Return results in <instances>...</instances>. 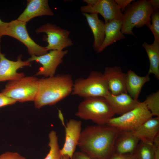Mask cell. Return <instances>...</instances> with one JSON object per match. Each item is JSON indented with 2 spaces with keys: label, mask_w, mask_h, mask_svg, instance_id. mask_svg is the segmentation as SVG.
I'll use <instances>...</instances> for the list:
<instances>
[{
  "label": "cell",
  "mask_w": 159,
  "mask_h": 159,
  "mask_svg": "<svg viewBox=\"0 0 159 159\" xmlns=\"http://www.w3.org/2000/svg\"><path fill=\"white\" fill-rule=\"evenodd\" d=\"M8 24V22H3L0 19V42L2 37L4 36V32Z\"/></svg>",
  "instance_id": "cell-33"
},
{
  "label": "cell",
  "mask_w": 159,
  "mask_h": 159,
  "mask_svg": "<svg viewBox=\"0 0 159 159\" xmlns=\"http://www.w3.org/2000/svg\"><path fill=\"white\" fill-rule=\"evenodd\" d=\"M135 153L137 159H154L155 150L153 144L140 141Z\"/></svg>",
  "instance_id": "cell-24"
},
{
  "label": "cell",
  "mask_w": 159,
  "mask_h": 159,
  "mask_svg": "<svg viewBox=\"0 0 159 159\" xmlns=\"http://www.w3.org/2000/svg\"><path fill=\"white\" fill-rule=\"evenodd\" d=\"M153 7V11H158L159 9V0H148Z\"/></svg>",
  "instance_id": "cell-34"
},
{
  "label": "cell",
  "mask_w": 159,
  "mask_h": 159,
  "mask_svg": "<svg viewBox=\"0 0 159 159\" xmlns=\"http://www.w3.org/2000/svg\"><path fill=\"white\" fill-rule=\"evenodd\" d=\"M73 84L72 76L69 74L39 79L38 90L34 101L35 107L39 109L56 104L71 94Z\"/></svg>",
  "instance_id": "cell-2"
},
{
  "label": "cell",
  "mask_w": 159,
  "mask_h": 159,
  "mask_svg": "<svg viewBox=\"0 0 159 159\" xmlns=\"http://www.w3.org/2000/svg\"><path fill=\"white\" fill-rule=\"evenodd\" d=\"M121 20L114 19L105 24V36L103 42L97 53L102 52L107 47L117 41L124 39L125 37L121 32Z\"/></svg>",
  "instance_id": "cell-20"
},
{
  "label": "cell",
  "mask_w": 159,
  "mask_h": 159,
  "mask_svg": "<svg viewBox=\"0 0 159 159\" xmlns=\"http://www.w3.org/2000/svg\"><path fill=\"white\" fill-rule=\"evenodd\" d=\"M110 92L117 95L127 93L126 89V74L118 66L106 67L103 74Z\"/></svg>",
  "instance_id": "cell-14"
},
{
  "label": "cell",
  "mask_w": 159,
  "mask_h": 159,
  "mask_svg": "<svg viewBox=\"0 0 159 159\" xmlns=\"http://www.w3.org/2000/svg\"><path fill=\"white\" fill-rule=\"evenodd\" d=\"M115 115L104 97L84 98L79 104L75 115L86 120H91L98 125L107 124Z\"/></svg>",
  "instance_id": "cell-4"
},
{
  "label": "cell",
  "mask_w": 159,
  "mask_h": 159,
  "mask_svg": "<svg viewBox=\"0 0 159 159\" xmlns=\"http://www.w3.org/2000/svg\"></svg>",
  "instance_id": "cell-36"
},
{
  "label": "cell",
  "mask_w": 159,
  "mask_h": 159,
  "mask_svg": "<svg viewBox=\"0 0 159 159\" xmlns=\"http://www.w3.org/2000/svg\"><path fill=\"white\" fill-rule=\"evenodd\" d=\"M47 0H28L26 8L17 19L26 23L35 17L53 16Z\"/></svg>",
  "instance_id": "cell-15"
},
{
  "label": "cell",
  "mask_w": 159,
  "mask_h": 159,
  "mask_svg": "<svg viewBox=\"0 0 159 159\" xmlns=\"http://www.w3.org/2000/svg\"><path fill=\"white\" fill-rule=\"evenodd\" d=\"M152 24L146 26L152 32L154 40L159 42V12L153 11L150 16Z\"/></svg>",
  "instance_id": "cell-26"
},
{
  "label": "cell",
  "mask_w": 159,
  "mask_h": 159,
  "mask_svg": "<svg viewBox=\"0 0 159 159\" xmlns=\"http://www.w3.org/2000/svg\"><path fill=\"white\" fill-rule=\"evenodd\" d=\"M115 1L121 11H122L134 0H115Z\"/></svg>",
  "instance_id": "cell-30"
},
{
  "label": "cell",
  "mask_w": 159,
  "mask_h": 159,
  "mask_svg": "<svg viewBox=\"0 0 159 159\" xmlns=\"http://www.w3.org/2000/svg\"><path fill=\"white\" fill-rule=\"evenodd\" d=\"M17 101L2 92L0 93V108L6 105L14 104Z\"/></svg>",
  "instance_id": "cell-27"
},
{
  "label": "cell",
  "mask_w": 159,
  "mask_h": 159,
  "mask_svg": "<svg viewBox=\"0 0 159 159\" xmlns=\"http://www.w3.org/2000/svg\"><path fill=\"white\" fill-rule=\"evenodd\" d=\"M0 159H26L24 157L16 152L8 151L0 155Z\"/></svg>",
  "instance_id": "cell-28"
},
{
  "label": "cell",
  "mask_w": 159,
  "mask_h": 159,
  "mask_svg": "<svg viewBox=\"0 0 159 159\" xmlns=\"http://www.w3.org/2000/svg\"><path fill=\"white\" fill-rule=\"evenodd\" d=\"M26 23L16 19L8 22L4 36H8L19 40L27 48L31 56H40L48 52L46 47L37 44L30 37L26 27Z\"/></svg>",
  "instance_id": "cell-8"
},
{
  "label": "cell",
  "mask_w": 159,
  "mask_h": 159,
  "mask_svg": "<svg viewBox=\"0 0 159 159\" xmlns=\"http://www.w3.org/2000/svg\"><path fill=\"white\" fill-rule=\"evenodd\" d=\"M142 47L145 49L150 62L148 74H153L159 79V42L154 40L151 44L144 42Z\"/></svg>",
  "instance_id": "cell-22"
},
{
  "label": "cell",
  "mask_w": 159,
  "mask_h": 159,
  "mask_svg": "<svg viewBox=\"0 0 159 159\" xmlns=\"http://www.w3.org/2000/svg\"><path fill=\"white\" fill-rule=\"evenodd\" d=\"M109 92L103 74L93 71L87 78L80 77L74 82L71 94L84 98L105 97Z\"/></svg>",
  "instance_id": "cell-5"
},
{
  "label": "cell",
  "mask_w": 159,
  "mask_h": 159,
  "mask_svg": "<svg viewBox=\"0 0 159 159\" xmlns=\"http://www.w3.org/2000/svg\"><path fill=\"white\" fill-rule=\"evenodd\" d=\"M115 114L121 115L135 108L140 102L133 99L127 93L115 95L109 92L104 97Z\"/></svg>",
  "instance_id": "cell-16"
},
{
  "label": "cell",
  "mask_w": 159,
  "mask_h": 159,
  "mask_svg": "<svg viewBox=\"0 0 159 159\" xmlns=\"http://www.w3.org/2000/svg\"><path fill=\"white\" fill-rule=\"evenodd\" d=\"M49 138L48 146L50 150L44 159H61L62 156L60 153L56 132L54 130L51 131L49 134Z\"/></svg>",
  "instance_id": "cell-23"
},
{
  "label": "cell",
  "mask_w": 159,
  "mask_h": 159,
  "mask_svg": "<svg viewBox=\"0 0 159 159\" xmlns=\"http://www.w3.org/2000/svg\"><path fill=\"white\" fill-rule=\"evenodd\" d=\"M36 32L37 34L45 33L47 34L48 45L46 47L48 51H63L65 48L73 44L69 37L70 31L54 24L47 23L37 29Z\"/></svg>",
  "instance_id": "cell-9"
},
{
  "label": "cell",
  "mask_w": 159,
  "mask_h": 159,
  "mask_svg": "<svg viewBox=\"0 0 159 159\" xmlns=\"http://www.w3.org/2000/svg\"><path fill=\"white\" fill-rule=\"evenodd\" d=\"M82 13L99 14L105 24L114 19L121 20L123 13L114 0H97L94 4L81 6Z\"/></svg>",
  "instance_id": "cell-11"
},
{
  "label": "cell",
  "mask_w": 159,
  "mask_h": 159,
  "mask_svg": "<svg viewBox=\"0 0 159 159\" xmlns=\"http://www.w3.org/2000/svg\"><path fill=\"white\" fill-rule=\"evenodd\" d=\"M150 74L140 76L131 70L126 74V89L127 92L134 100H138L143 85L150 80Z\"/></svg>",
  "instance_id": "cell-21"
},
{
  "label": "cell",
  "mask_w": 159,
  "mask_h": 159,
  "mask_svg": "<svg viewBox=\"0 0 159 159\" xmlns=\"http://www.w3.org/2000/svg\"><path fill=\"white\" fill-rule=\"evenodd\" d=\"M108 159H137L135 153L121 154L114 153Z\"/></svg>",
  "instance_id": "cell-29"
},
{
  "label": "cell",
  "mask_w": 159,
  "mask_h": 159,
  "mask_svg": "<svg viewBox=\"0 0 159 159\" xmlns=\"http://www.w3.org/2000/svg\"><path fill=\"white\" fill-rule=\"evenodd\" d=\"M39 79L35 77H24L9 81L2 93L17 101H34L38 90Z\"/></svg>",
  "instance_id": "cell-6"
},
{
  "label": "cell",
  "mask_w": 159,
  "mask_h": 159,
  "mask_svg": "<svg viewBox=\"0 0 159 159\" xmlns=\"http://www.w3.org/2000/svg\"><path fill=\"white\" fill-rule=\"evenodd\" d=\"M152 117L144 102H140L132 110L110 119L107 125L116 127L120 131H133Z\"/></svg>",
  "instance_id": "cell-7"
},
{
  "label": "cell",
  "mask_w": 159,
  "mask_h": 159,
  "mask_svg": "<svg viewBox=\"0 0 159 159\" xmlns=\"http://www.w3.org/2000/svg\"><path fill=\"white\" fill-rule=\"evenodd\" d=\"M132 132L140 141L153 144L155 138L159 133V117H151Z\"/></svg>",
  "instance_id": "cell-18"
},
{
  "label": "cell",
  "mask_w": 159,
  "mask_h": 159,
  "mask_svg": "<svg viewBox=\"0 0 159 159\" xmlns=\"http://www.w3.org/2000/svg\"><path fill=\"white\" fill-rule=\"evenodd\" d=\"M120 131L108 125L90 126L81 131L78 146L82 152L95 159H108Z\"/></svg>",
  "instance_id": "cell-1"
},
{
  "label": "cell",
  "mask_w": 159,
  "mask_h": 159,
  "mask_svg": "<svg viewBox=\"0 0 159 159\" xmlns=\"http://www.w3.org/2000/svg\"><path fill=\"white\" fill-rule=\"evenodd\" d=\"M61 159H70V158L68 156L65 155L62 156Z\"/></svg>",
  "instance_id": "cell-35"
},
{
  "label": "cell",
  "mask_w": 159,
  "mask_h": 159,
  "mask_svg": "<svg viewBox=\"0 0 159 159\" xmlns=\"http://www.w3.org/2000/svg\"><path fill=\"white\" fill-rule=\"evenodd\" d=\"M71 159H95L91 158L82 152H77L74 154Z\"/></svg>",
  "instance_id": "cell-32"
},
{
  "label": "cell",
  "mask_w": 159,
  "mask_h": 159,
  "mask_svg": "<svg viewBox=\"0 0 159 159\" xmlns=\"http://www.w3.org/2000/svg\"><path fill=\"white\" fill-rule=\"evenodd\" d=\"M86 19L92 32L94 41L93 47L97 52L102 45L105 36V24L100 19L98 14L82 13Z\"/></svg>",
  "instance_id": "cell-19"
},
{
  "label": "cell",
  "mask_w": 159,
  "mask_h": 159,
  "mask_svg": "<svg viewBox=\"0 0 159 159\" xmlns=\"http://www.w3.org/2000/svg\"><path fill=\"white\" fill-rule=\"evenodd\" d=\"M140 141L132 131H120L115 144V153H134Z\"/></svg>",
  "instance_id": "cell-17"
},
{
  "label": "cell",
  "mask_w": 159,
  "mask_h": 159,
  "mask_svg": "<svg viewBox=\"0 0 159 159\" xmlns=\"http://www.w3.org/2000/svg\"><path fill=\"white\" fill-rule=\"evenodd\" d=\"M153 116L159 117V91L148 96L144 102Z\"/></svg>",
  "instance_id": "cell-25"
},
{
  "label": "cell",
  "mask_w": 159,
  "mask_h": 159,
  "mask_svg": "<svg viewBox=\"0 0 159 159\" xmlns=\"http://www.w3.org/2000/svg\"><path fill=\"white\" fill-rule=\"evenodd\" d=\"M153 145L155 150L154 159H159V133L155 138Z\"/></svg>",
  "instance_id": "cell-31"
},
{
  "label": "cell",
  "mask_w": 159,
  "mask_h": 159,
  "mask_svg": "<svg viewBox=\"0 0 159 159\" xmlns=\"http://www.w3.org/2000/svg\"><path fill=\"white\" fill-rule=\"evenodd\" d=\"M124 11L121 20V32L134 36L133 29H139L150 24L153 10L148 0H140L133 1Z\"/></svg>",
  "instance_id": "cell-3"
},
{
  "label": "cell",
  "mask_w": 159,
  "mask_h": 159,
  "mask_svg": "<svg viewBox=\"0 0 159 159\" xmlns=\"http://www.w3.org/2000/svg\"><path fill=\"white\" fill-rule=\"evenodd\" d=\"M68 52V50H51L41 56H31L27 61L30 62L35 61L42 65L35 75H43L46 77H53L54 76L57 67L62 63L63 58Z\"/></svg>",
  "instance_id": "cell-10"
},
{
  "label": "cell",
  "mask_w": 159,
  "mask_h": 159,
  "mask_svg": "<svg viewBox=\"0 0 159 159\" xmlns=\"http://www.w3.org/2000/svg\"><path fill=\"white\" fill-rule=\"evenodd\" d=\"M1 48L0 44V82L16 80L24 77V73H18L17 71L24 67L30 66V62L22 61L21 55L18 57L16 61L9 60L1 53Z\"/></svg>",
  "instance_id": "cell-12"
},
{
  "label": "cell",
  "mask_w": 159,
  "mask_h": 159,
  "mask_svg": "<svg viewBox=\"0 0 159 159\" xmlns=\"http://www.w3.org/2000/svg\"><path fill=\"white\" fill-rule=\"evenodd\" d=\"M82 122L71 119L67 122L65 128V139L62 148L60 149L61 156H68L71 159L75 153L81 132Z\"/></svg>",
  "instance_id": "cell-13"
}]
</instances>
